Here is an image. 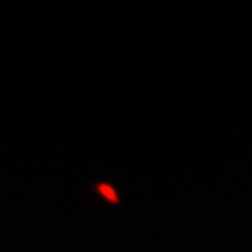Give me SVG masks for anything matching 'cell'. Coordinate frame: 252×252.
I'll use <instances>...</instances> for the list:
<instances>
[]
</instances>
